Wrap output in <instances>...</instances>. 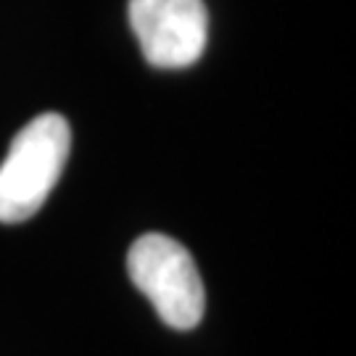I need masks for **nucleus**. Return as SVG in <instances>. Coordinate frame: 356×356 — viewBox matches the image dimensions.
Listing matches in <instances>:
<instances>
[{"instance_id":"nucleus-1","label":"nucleus","mask_w":356,"mask_h":356,"mask_svg":"<svg viewBox=\"0 0 356 356\" xmlns=\"http://www.w3.org/2000/svg\"><path fill=\"white\" fill-rule=\"evenodd\" d=\"M72 151V127L61 114H40L16 132L0 164V222L19 225L42 209Z\"/></svg>"},{"instance_id":"nucleus-2","label":"nucleus","mask_w":356,"mask_h":356,"mask_svg":"<svg viewBox=\"0 0 356 356\" xmlns=\"http://www.w3.org/2000/svg\"><path fill=\"white\" fill-rule=\"evenodd\" d=\"M127 272L172 330H193L206 312V291L191 251L169 235L148 232L132 243Z\"/></svg>"},{"instance_id":"nucleus-3","label":"nucleus","mask_w":356,"mask_h":356,"mask_svg":"<svg viewBox=\"0 0 356 356\" xmlns=\"http://www.w3.org/2000/svg\"><path fill=\"white\" fill-rule=\"evenodd\" d=\"M127 13L145 61L156 69H185L204 56L209 40L204 0H129Z\"/></svg>"}]
</instances>
